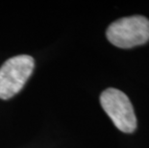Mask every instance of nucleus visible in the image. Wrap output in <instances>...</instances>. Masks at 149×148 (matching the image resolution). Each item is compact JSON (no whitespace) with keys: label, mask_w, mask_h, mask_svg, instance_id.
<instances>
[{"label":"nucleus","mask_w":149,"mask_h":148,"mask_svg":"<svg viewBox=\"0 0 149 148\" xmlns=\"http://www.w3.org/2000/svg\"><path fill=\"white\" fill-rule=\"evenodd\" d=\"M108 40L119 48L145 44L149 40V19L142 15H132L116 20L106 31Z\"/></svg>","instance_id":"f257e3e1"},{"label":"nucleus","mask_w":149,"mask_h":148,"mask_svg":"<svg viewBox=\"0 0 149 148\" xmlns=\"http://www.w3.org/2000/svg\"><path fill=\"white\" fill-rule=\"evenodd\" d=\"M34 65V59L28 55L7 60L0 67V99H10L19 92L32 74Z\"/></svg>","instance_id":"f03ea898"},{"label":"nucleus","mask_w":149,"mask_h":148,"mask_svg":"<svg viewBox=\"0 0 149 148\" xmlns=\"http://www.w3.org/2000/svg\"><path fill=\"white\" fill-rule=\"evenodd\" d=\"M100 103L118 130L131 134L137 129V117L134 108L124 92L117 89L109 88L101 93Z\"/></svg>","instance_id":"7ed1b4c3"}]
</instances>
